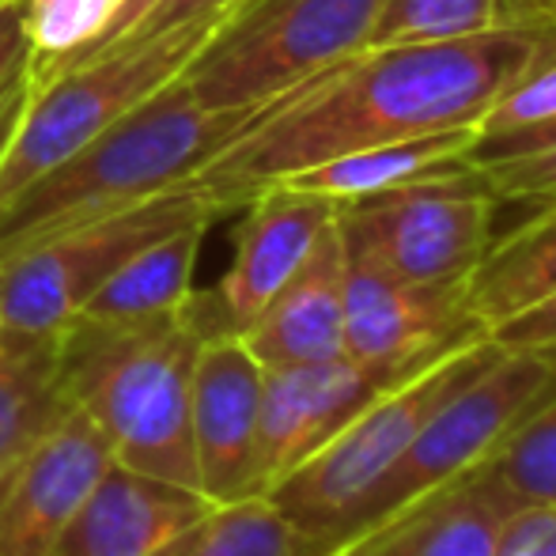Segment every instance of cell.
I'll return each mask as SVG.
<instances>
[{"mask_svg":"<svg viewBox=\"0 0 556 556\" xmlns=\"http://www.w3.org/2000/svg\"><path fill=\"white\" fill-rule=\"evenodd\" d=\"M326 556H387V542H382V530H371V534L356 538V542L337 545Z\"/></svg>","mask_w":556,"mask_h":556,"instance_id":"33","label":"cell"},{"mask_svg":"<svg viewBox=\"0 0 556 556\" xmlns=\"http://www.w3.org/2000/svg\"><path fill=\"white\" fill-rule=\"evenodd\" d=\"M504 344L489 333H469L443 349L405 379L382 387L330 443L280 477L265 500L292 522L303 556L330 553L359 500L394 469L435 409L500 356Z\"/></svg>","mask_w":556,"mask_h":556,"instance_id":"4","label":"cell"},{"mask_svg":"<svg viewBox=\"0 0 556 556\" xmlns=\"http://www.w3.org/2000/svg\"><path fill=\"white\" fill-rule=\"evenodd\" d=\"M35 58L27 30V4L23 0H0V88Z\"/></svg>","mask_w":556,"mask_h":556,"instance_id":"30","label":"cell"},{"mask_svg":"<svg viewBox=\"0 0 556 556\" xmlns=\"http://www.w3.org/2000/svg\"><path fill=\"white\" fill-rule=\"evenodd\" d=\"M155 556H303V542L269 500L242 496L213 504Z\"/></svg>","mask_w":556,"mask_h":556,"instance_id":"22","label":"cell"},{"mask_svg":"<svg viewBox=\"0 0 556 556\" xmlns=\"http://www.w3.org/2000/svg\"><path fill=\"white\" fill-rule=\"evenodd\" d=\"M469 333H489L466 307V285H413L344 254L341 356L379 387L405 379Z\"/></svg>","mask_w":556,"mask_h":556,"instance_id":"10","label":"cell"},{"mask_svg":"<svg viewBox=\"0 0 556 556\" xmlns=\"http://www.w3.org/2000/svg\"><path fill=\"white\" fill-rule=\"evenodd\" d=\"M515 4H519V20H527V12L538 4V0H515Z\"/></svg>","mask_w":556,"mask_h":556,"instance_id":"36","label":"cell"},{"mask_svg":"<svg viewBox=\"0 0 556 556\" xmlns=\"http://www.w3.org/2000/svg\"><path fill=\"white\" fill-rule=\"evenodd\" d=\"M489 337L507 344V349H556V295L522 311V315L507 318L504 326L489 330Z\"/></svg>","mask_w":556,"mask_h":556,"instance_id":"29","label":"cell"},{"mask_svg":"<svg viewBox=\"0 0 556 556\" xmlns=\"http://www.w3.org/2000/svg\"><path fill=\"white\" fill-rule=\"evenodd\" d=\"M73 413L61 382L58 333L0 337V484Z\"/></svg>","mask_w":556,"mask_h":556,"instance_id":"19","label":"cell"},{"mask_svg":"<svg viewBox=\"0 0 556 556\" xmlns=\"http://www.w3.org/2000/svg\"><path fill=\"white\" fill-rule=\"evenodd\" d=\"M265 367L239 333H208L193 359L190 428L201 492L213 504L254 496V446Z\"/></svg>","mask_w":556,"mask_h":556,"instance_id":"11","label":"cell"},{"mask_svg":"<svg viewBox=\"0 0 556 556\" xmlns=\"http://www.w3.org/2000/svg\"><path fill=\"white\" fill-rule=\"evenodd\" d=\"M519 23L515 0H387L367 46L451 42Z\"/></svg>","mask_w":556,"mask_h":556,"instance_id":"24","label":"cell"},{"mask_svg":"<svg viewBox=\"0 0 556 556\" xmlns=\"http://www.w3.org/2000/svg\"><path fill=\"white\" fill-rule=\"evenodd\" d=\"M269 106L273 99L250 106H205L182 76L170 80L0 208V262L68 227L103 220L155 193L190 186L216 155L254 129Z\"/></svg>","mask_w":556,"mask_h":556,"instance_id":"3","label":"cell"},{"mask_svg":"<svg viewBox=\"0 0 556 556\" xmlns=\"http://www.w3.org/2000/svg\"><path fill=\"white\" fill-rule=\"evenodd\" d=\"M152 4H155V0H125V4L117 8V15H114V20H111V27H106L103 35H99V38H91V42L84 46L80 53H73V58H65V61H61L58 68H50V73H46L42 80H35V84H46V80H53V76H58V73H65V68H73V65H88V61H96L99 53H106V50H111V46L117 42V38H122L125 30H129L132 23H137L140 15H144V12H148V8H152Z\"/></svg>","mask_w":556,"mask_h":556,"instance_id":"31","label":"cell"},{"mask_svg":"<svg viewBox=\"0 0 556 556\" xmlns=\"http://www.w3.org/2000/svg\"><path fill=\"white\" fill-rule=\"evenodd\" d=\"M527 20H538V23H553L556 27V0H538L534 8L527 12Z\"/></svg>","mask_w":556,"mask_h":556,"instance_id":"34","label":"cell"},{"mask_svg":"<svg viewBox=\"0 0 556 556\" xmlns=\"http://www.w3.org/2000/svg\"><path fill=\"white\" fill-rule=\"evenodd\" d=\"M379 390V382L349 356L265 367L254 446V496H265L280 477H288L318 446L330 443Z\"/></svg>","mask_w":556,"mask_h":556,"instance_id":"13","label":"cell"},{"mask_svg":"<svg viewBox=\"0 0 556 556\" xmlns=\"http://www.w3.org/2000/svg\"><path fill=\"white\" fill-rule=\"evenodd\" d=\"M496 193L477 167L337 205L344 254L413 280L466 285L492 247Z\"/></svg>","mask_w":556,"mask_h":556,"instance_id":"9","label":"cell"},{"mask_svg":"<svg viewBox=\"0 0 556 556\" xmlns=\"http://www.w3.org/2000/svg\"><path fill=\"white\" fill-rule=\"evenodd\" d=\"M235 257L227 265L224 280L208 292L216 326L224 333H242L265 303L292 280V273L307 262L318 235L333 224L337 205L318 193L292 190L285 182H273L247 201Z\"/></svg>","mask_w":556,"mask_h":556,"instance_id":"14","label":"cell"},{"mask_svg":"<svg viewBox=\"0 0 556 556\" xmlns=\"http://www.w3.org/2000/svg\"><path fill=\"white\" fill-rule=\"evenodd\" d=\"M556 295V201L534 208L527 224L492 239L466 277V307L473 323L496 330L507 318Z\"/></svg>","mask_w":556,"mask_h":556,"instance_id":"20","label":"cell"},{"mask_svg":"<svg viewBox=\"0 0 556 556\" xmlns=\"http://www.w3.org/2000/svg\"><path fill=\"white\" fill-rule=\"evenodd\" d=\"M515 504H556V382L484 458Z\"/></svg>","mask_w":556,"mask_h":556,"instance_id":"25","label":"cell"},{"mask_svg":"<svg viewBox=\"0 0 556 556\" xmlns=\"http://www.w3.org/2000/svg\"><path fill=\"white\" fill-rule=\"evenodd\" d=\"M344 330V242L333 224L318 235L307 262L239 337L262 367L315 364L341 356Z\"/></svg>","mask_w":556,"mask_h":556,"instance_id":"16","label":"cell"},{"mask_svg":"<svg viewBox=\"0 0 556 556\" xmlns=\"http://www.w3.org/2000/svg\"><path fill=\"white\" fill-rule=\"evenodd\" d=\"M553 382L556 349H507L504 344L484 371H477L466 387L454 390L428 417V425L405 446L394 469L349 515L337 545L356 542V538L387 527L390 519H397L405 507L425 500L428 492L443 489L454 477L481 466Z\"/></svg>","mask_w":556,"mask_h":556,"instance_id":"6","label":"cell"},{"mask_svg":"<svg viewBox=\"0 0 556 556\" xmlns=\"http://www.w3.org/2000/svg\"><path fill=\"white\" fill-rule=\"evenodd\" d=\"M23 4H27V30L35 46L30 73L35 80H42L50 68L103 35L125 0H23Z\"/></svg>","mask_w":556,"mask_h":556,"instance_id":"26","label":"cell"},{"mask_svg":"<svg viewBox=\"0 0 556 556\" xmlns=\"http://www.w3.org/2000/svg\"><path fill=\"white\" fill-rule=\"evenodd\" d=\"M473 125L420 132V137L394 140V144H375L337 155V160H326L318 167L300 170V175H288L280 182L303 193H318V198L333 201V205H344V201L375 198V193L425 182V178L469 170L473 167Z\"/></svg>","mask_w":556,"mask_h":556,"instance_id":"18","label":"cell"},{"mask_svg":"<svg viewBox=\"0 0 556 556\" xmlns=\"http://www.w3.org/2000/svg\"><path fill=\"white\" fill-rule=\"evenodd\" d=\"M0 337H4V277H0Z\"/></svg>","mask_w":556,"mask_h":556,"instance_id":"35","label":"cell"},{"mask_svg":"<svg viewBox=\"0 0 556 556\" xmlns=\"http://www.w3.org/2000/svg\"><path fill=\"white\" fill-rule=\"evenodd\" d=\"M515 507L522 504H515L511 492L481 462L379 530L387 556H492L500 527Z\"/></svg>","mask_w":556,"mask_h":556,"instance_id":"17","label":"cell"},{"mask_svg":"<svg viewBox=\"0 0 556 556\" xmlns=\"http://www.w3.org/2000/svg\"><path fill=\"white\" fill-rule=\"evenodd\" d=\"M216 220L186 224L178 231L155 239L152 247L137 250L122 269L84 303V318L99 323H140V318H160L186 307L193 295V269L205 231Z\"/></svg>","mask_w":556,"mask_h":556,"instance_id":"21","label":"cell"},{"mask_svg":"<svg viewBox=\"0 0 556 556\" xmlns=\"http://www.w3.org/2000/svg\"><path fill=\"white\" fill-rule=\"evenodd\" d=\"M114 454L96 420L73 409L0 484V556H53Z\"/></svg>","mask_w":556,"mask_h":556,"instance_id":"12","label":"cell"},{"mask_svg":"<svg viewBox=\"0 0 556 556\" xmlns=\"http://www.w3.org/2000/svg\"><path fill=\"white\" fill-rule=\"evenodd\" d=\"M549 35L553 23L519 20L451 42L364 46L273 99L193 186L235 213L265 186L337 155L477 125Z\"/></svg>","mask_w":556,"mask_h":556,"instance_id":"1","label":"cell"},{"mask_svg":"<svg viewBox=\"0 0 556 556\" xmlns=\"http://www.w3.org/2000/svg\"><path fill=\"white\" fill-rule=\"evenodd\" d=\"M216 326L208 292L140 323L76 315L58 330L61 382L84 417L106 435L117 466L201 492L190 428L193 359Z\"/></svg>","mask_w":556,"mask_h":556,"instance_id":"2","label":"cell"},{"mask_svg":"<svg viewBox=\"0 0 556 556\" xmlns=\"http://www.w3.org/2000/svg\"><path fill=\"white\" fill-rule=\"evenodd\" d=\"M201 186L155 193L103 220L53 235L38 247L0 262L4 277V330L8 333H58L84 311V303L129 262L137 250L198 220H220Z\"/></svg>","mask_w":556,"mask_h":556,"instance_id":"8","label":"cell"},{"mask_svg":"<svg viewBox=\"0 0 556 556\" xmlns=\"http://www.w3.org/2000/svg\"><path fill=\"white\" fill-rule=\"evenodd\" d=\"M387 0H257L182 73L205 106L277 99L364 50Z\"/></svg>","mask_w":556,"mask_h":556,"instance_id":"7","label":"cell"},{"mask_svg":"<svg viewBox=\"0 0 556 556\" xmlns=\"http://www.w3.org/2000/svg\"><path fill=\"white\" fill-rule=\"evenodd\" d=\"M213 500L198 489L160 481L111 462L53 556H155L208 515Z\"/></svg>","mask_w":556,"mask_h":556,"instance_id":"15","label":"cell"},{"mask_svg":"<svg viewBox=\"0 0 556 556\" xmlns=\"http://www.w3.org/2000/svg\"><path fill=\"white\" fill-rule=\"evenodd\" d=\"M30 96H35V73H30V61H27V65L0 88V155H4V148H8V140H12L23 111H27Z\"/></svg>","mask_w":556,"mask_h":556,"instance_id":"32","label":"cell"},{"mask_svg":"<svg viewBox=\"0 0 556 556\" xmlns=\"http://www.w3.org/2000/svg\"><path fill=\"white\" fill-rule=\"evenodd\" d=\"M231 23L235 15L178 23L155 38L122 42L88 65H73L53 80L35 84V96L0 155V208L20 198L30 182L61 167L68 155L88 148L117 117L178 80Z\"/></svg>","mask_w":556,"mask_h":556,"instance_id":"5","label":"cell"},{"mask_svg":"<svg viewBox=\"0 0 556 556\" xmlns=\"http://www.w3.org/2000/svg\"><path fill=\"white\" fill-rule=\"evenodd\" d=\"M556 125V27L549 42L538 50V58L527 65V73L484 111L473 125V167L496 163L511 155L530 137Z\"/></svg>","mask_w":556,"mask_h":556,"instance_id":"23","label":"cell"},{"mask_svg":"<svg viewBox=\"0 0 556 556\" xmlns=\"http://www.w3.org/2000/svg\"><path fill=\"white\" fill-rule=\"evenodd\" d=\"M489 182V190L496 193L500 205L507 201H522V205H553L556 201V125L538 137H530L527 144H519L511 155L496 163L477 167Z\"/></svg>","mask_w":556,"mask_h":556,"instance_id":"27","label":"cell"},{"mask_svg":"<svg viewBox=\"0 0 556 556\" xmlns=\"http://www.w3.org/2000/svg\"><path fill=\"white\" fill-rule=\"evenodd\" d=\"M492 556H556V504H522L504 519Z\"/></svg>","mask_w":556,"mask_h":556,"instance_id":"28","label":"cell"}]
</instances>
